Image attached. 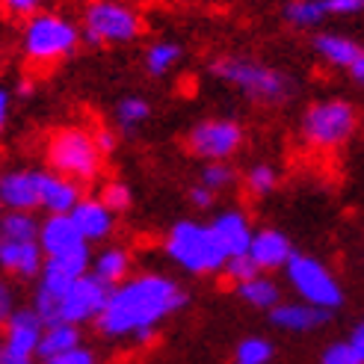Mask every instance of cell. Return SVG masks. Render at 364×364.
I'll use <instances>...</instances> for the list:
<instances>
[{"label": "cell", "mask_w": 364, "mask_h": 364, "mask_svg": "<svg viewBox=\"0 0 364 364\" xmlns=\"http://www.w3.org/2000/svg\"><path fill=\"white\" fill-rule=\"evenodd\" d=\"M42 220L36 210H4L0 213V237L4 240H39Z\"/></svg>", "instance_id": "cell-24"}, {"label": "cell", "mask_w": 364, "mask_h": 364, "mask_svg": "<svg viewBox=\"0 0 364 364\" xmlns=\"http://www.w3.org/2000/svg\"><path fill=\"white\" fill-rule=\"evenodd\" d=\"M4 364H39V358H21V355H6Z\"/></svg>", "instance_id": "cell-44"}, {"label": "cell", "mask_w": 364, "mask_h": 364, "mask_svg": "<svg viewBox=\"0 0 364 364\" xmlns=\"http://www.w3.org/2000/svg\"><path fill=\"white\" fill-rule=\"evenodd\" d=\"M83 343V326H75V323H48L45 326V332H42V341H39V361H50V358H57L68 350H75Z\"/></svg>", "instance_id": "cell-23"}, {"label": "cell", "mask_w": 364, "mask_h": 364, "mask_svg": "<svg viewBox=\"0 0 364 364\" xmlns=\"http://www.w3.org/2000/svg\"><path fill=\"white\" fill-rule=\"evenodd\" d=\"M86 45H131L142 36V15L122 0H92L80 18Z\"/></svg>", "instance_id": "cell-7"}, {"label": "cell", "mask_w": 364, "mask_h": 364, "mask_svg": "<svg viewBox=\"0 0 364 364\" xmlns=\"http://www.w3.org/2000/svg\"><path fill=\"white\" fill-rule=\"evenodd\" d=\"M258 264H255L252 258H249V252L246 255H231V258L225 261V267H223V276H225V282H231V284H240V282H249L252 276H258Z\"/></svg>", "instance_id": "cell-32"}, {"label": "cell", "mask_w": 364, "mask_h": 364, "mask_svg": "<svg viewBox=\"0 0 364 364\" xmlns=\"http://www.w3.org/2000/svg\"><path fill=\"white\" fill-rule=\"evenodd\" d=\"M42 364H98V355L95 350H89V347H75V350H68L57 358H50V361H42Z\"/></svg>", "instance_id": "cell-36"}, {"label": "cell", "mask_w": 364, "mask_h": 364, "mask_svg": "<svg viewBox=\"0 0 364 364\" xmlns=\"http://www.w3.org/2000/svg\"><path fill=\"white\" fill-rule=\"evenodd\" d=\"M350 77H353V80H358V83H364V53H361V60L350 68Z\"/></svg>", "instance_id": "cell-43"}, {"label": "cell", "mask_w": 364, "mask_h": 364, "mask_svg": "<svg viewBox=\"0 0 364 364\" xmlns=\"http://www.w3.org/2000/svg\"><path fill=\"white\" fill-rule=\"evenodd\" d=\"M358 127V110L347 98H323L305 107L299 119V136L314 151H338Z\"/></svg>", "instance_id": "cell-6"}, {"label": "cell", "mask_w": 364, "mask_h": 364, "mask_svg": "<svg viewBox=\"0 0 364 364\" xmlns=\"http://www.w3.org/2000/svg\"><path fill=\"white\" fill-rule=\"evenodd\" d=\"M243 187L255 196V198H267V196H272L276 193V187H279V169L272 166V163H252V166L246 169V175H243Z\"/></svg>", "instance_id": "cell-27"}, {"label": "cell", "mask_w": 364, "mask_h": 364, "mask_svg": "<svg viewBox=\"0 0 364 364\" xmlns=\"http://www.w3.org/2000/svg\"><path fill=\"white\" fill-rule=\"evenodd\" d=\"M198 184H205L208 190H213L216 196L231 190L234 184H237V172H234V166L228 160L223 163H205L202 169H198Z\"/></svg>", "instance_id": "cell-30"}, {"label": "cell", "mask_w": 364, "mask_h": 364, "mask_svg": "<svg viewBox=\"0 0 364 364\" xmlns=\"http://www.w3.org/2000/svg\"><path fill=\"white\" fill-rule=\"evenodd\" d=\"M12 92L6 86H0V136L6 134V124H9V113H12Z\"/></svg>", "instance_id": "cell-40"}, {"label": "cell", "mask_w": 364, "mask_h": 364, "mask_svg": "<svg viewBox=\"0 0 364 364\" xmlns=\"http://www.w3.org/2000/svg\"><path fill=\"white\" fill-rule=\"evenodd\" d=\"M272 355H276V347L261 335H249L234 347V364H269Z\"/></svg>", "instance_id": "cell-29"}, {"label": "cell", "mask_w": 364, "mask_h": 364, "mask_svg": "<svg viewBox=\"0 0 364 364\" xmlns=\"http://www.w3.org/2000/svg\"><path fill=\"white\" fill-rule=\"evenodd\" d=\"M284 18L296 30H314L329 18V12H326L323 0H290L284 6Z\"/></svg>", "instance_id": "cell-26"}, {"label": "cell", "mask_w": 364, "mask_h": 364, "mask_svg": "<svg viewBox=\"0 0 364 364\" xmlns=\"http://www.w3.org/2000/svg\"><path fill=\"white\" fill-rule=\"evenodd\" d=\"M39 246L45 252V258H60L80 246H86L80 228L71 220V213H48L39 228Z\"/></svg>", "instance_id": "cell-17"}, {"label": "cell", "mask_w": 364, "mask_h": 364, "mask_svg": "<svg viewBox=\"0 0 364 364\" xmlns=\"http://www.w3.org/2000/svg\"><path fill=\"white\" fill-rule=\"evenodd\" d=\"M335 311H326L311 302L302 299H282L276 308L269 311V323L282 332H294V335H305V332H317L323 326H329Z\"/></svg>", "instance_id": "cell-14"}, {"label": "cell", "mask_w": 364, "mask_h": 364, "mask_svg": "<svg viewBox=\"0 0 364 364\" xmlns=\"http://www.w3.org/2000/svg\"><path fill=\"white\" fill-rule=\"evenodd\" d=\"M4 335L6 355H21V358H39V341L45 332V320L33 311V308H18V311L6 320V326L0 329Z\"/></svg>", "instance_id": "cell-13"}, {"label": "cell", "mask_w": 364, "mask_h": 364, "mask_svg": "<svg viewBox=\"0 0 364 364\" xmlns=\"http://www.w3.org/2000/svg\"><path fill=\"white\" fill-rule=\"evenodd\" d=\"M151 116V104L142 95H127L116 104V122L122 131H136L139 124H145Z\"/></svg>", "instance_id": "cell-28"}, {"label": "cell", "mask_w": 364, "mask_h": 364, "mask_svg": "<svg viewBox=\"0 0 364 364\" xmlns=\"http://www.w3.org/2000/svg\"><path fill=\"white\" fill-rule=\"evenodd\" d=\"M163 252L178 269L190 272V276H216L228 261L210 223L196 220H178L163 237Z\"/></svg>", "instance_id": "cell-4"}, {"label": "cell", "mask_w": 364, "mask_h": 364, "mask_svg": "<svg viewBox=\"0 0 364 364\" xmlns=\"http://www.w3.org/2000/svg\"><path fill=\"white\" fill-rule=\"evenodd\" d=\"M45 252L39 240H4L0 237V276L15 282H36L42 276Z\"/></svg>", "instance_id": "cell-11"}, {"label": "cell", "mask_w": 364, "mask_h": 364, "mask_svg": "<svg viewBox=\"0 0 364 364\" xmlns=\"http://www.w3.org/2000/svg\"><path fill=\"white\" fill-rule=\"evenodd\" d=\"M42 169L12 166L0 172V205L4 210H39Z\"/></svg>", "instance_id": "cell-12"}, {"label": "cell", "mask_w": 364, "mask_h": 364, "mask_svg": "<svg viewBox=\"0 0 364 364\" xmlns=\"http://www.w3.org/2000/svg\"><path fill=\"white\" fill-rule=\"evenodd\" d=\"M98 198L119 216V213L131 210V205H134V190L127 187L124 181H107V184L101 187V193H98Z\"/></svg>", "instance_id": "cell-31"}, {"label": "cell", "mask_w": 364, "mask_h": 364, "mask_svg": "<svg viewBox=\"0 0 364 364\" xmlns=\"http://www.w3.org/2000/svg\"><path fill=\"white\" fill-rule=\"evenodd\" d=\"M347 341H350V347L358 353V358L364 361V317L353 326V332H350V338H347Z\"/></svg>", "instance_id": "cell-41"}, {"label": "cell", "mask_w": 364, "mask_h": 364, "mask_svg": "<svg viewBox=\"0 0 364 364\" xmlns=\"http://www.w3.org/2000/svg\"><path fill=\"white\" fill-rule=\"evenodd\" d=\"M296 255L294 243L284 231L279 228H255V237H252V246H249V258L258 264L261 272H276V269H284L287 261Z\"/></svg>", "instance_id": "cell-15"}, {"label": "cell", "mask_w": 364, "mask_h": 364, "mask_svg": "<svg viewBox=\"0 0 364 364\" xmlns=\"http://www.w3.org/2000/svg\"><path fill=\"white\" fill-rule=\"evenodd\" d=\"M284 282L290 284V290H294L302 302H311L317 308H326V311H338L343 305L341 282L320 258H314V255L296 252L284 267Z\"/></svg>", "instance_id": "cell-8"}, {"label": "cell", "mask_w": 364, "mask_h": 364, "mask_svg": "<svg viewBox=\"0 0 364 364\" xmlns=\"http://www.w3.org/2000/svg\"><path fill=\"white\" fill-rule=\"evenodd\" d=\"M33 92H36V83L27 80V77H21V80L15 83V92H12V95H18V98H33Z\"/></svg>", "instance_id": "cell-42"}, {"label": "cell", "mask_w": 364, "mask_h": 364, "mask_svg": "<svg viewBox=\"0 0 364 364\" xmlns=\"http://www.w3.org/2000/svg\"><path fill=\"white\" fill-rule=\"evenodd\" d=\"M311 45H314V53L326 65L343 68V71H350L364 53V48L358 42H353L350 36H341V33H317Z\"/></svg>", "instance_id": "cell-20"}, {"label": "cell", "mask_w": 364, "mask_h": 364, "mask_svg": "<svg viewBox=\"0 0 364 364\" xmlns=\"http://www.w3.org/2000/svg\"><path fill=\"white\" fill-rule=\"evenodd\" d=\"M92 272L104 284H122L127 276H134V255L127 246H104L92 255Z\"/></svg>", "instance_id": "cell-22"}, {"label": "cell", "mask_w": 364, "mask_h": 364, "mask_svg": "<svg viewBox=\"0 0 364 364\" xmlns=\"http://www.w3.org/2000/svg\"><path fill=\"white\" fill-rule=\"evenodd\" d=\"M243 142H246V131H243V124L234 119H202V122H196L184 136L187 151L205 163L231 160L240 151Z\"/></svg>", "instance_id": "cell-9"}, {"label": "cell", "mask_w": 364, "mask_h": 364, "mask_svg": "<svg viewBox=\"0 0 364 364\" xmlns=\"http://www.w3.org/2000/svg\"><path fill=\"white\" fill-rule=\"evenodd\" d=\"M210 75L255 104H287L299 89L287 71L249 57H216L210 63Z\"/></svg>", "instance_id": "cell-2"}, {"label": "cell", "mask_w": 364, "mask_h": 364, "mask_svg": "<svg viewBox=\"0 0 364 364\" xmlns=\"http://www.w3.org/2000/svg\"><path fill=\"white\" fill-rule=\"evenodd\" d=\"M187 302V287L166 272H134L122 284L110 287V299L92 326L104 341L149 347L160 326L184 311Z\"/></svg>", "instance_id": "cell-1"}, {"label": "cell", "mask_w": 364, "mask_h": 364, "mask_svg": "<svg viewBox=\"0 0 364 364\" xmlns=\"http://www.w3.org/2000/svg\"><path fill=\"white\" fill-rule=\"evenodd\" d=\"M107 299H110V284H104L95 272H86L75 284H71L65 294L60 296V314L57 323H75V326H86L95 323L104 311Z\"/></svg>", "instance_id": "cell-10"}, {"label": "cell", "mask_w": 364, "mask_h": 364, "mask_svg": "<svg viewBox=\"0 0 364 364\" xmlns=\"http://www.w3.org/2000/svg\"><path fill=\"white\" fill-rule=\"evenodd\" d=\"M234 294H237L240 302H246L249 308L255 311H272L284 296H282V284L269 276V272H258V276H252L249 282H240L234 284Z\"/></svg>", "instance_id": "cell-21"}, {"label": "cell", "mask_w": 364, "mask_h": 364, "mask_svg": "<svg viewBox=\"0 0 364 364\" xmlns=\"http://www.w3.org/2000/svg\"><path fill=\"white\" fill-rule=\"evenodd\" d=\"M83 198V184L71 181L60 172L42 169L39 181V210L45 213H71Z\"/></svg>", "instance_id": "cell-18"}, {"label": "cell", "mask_w": 364, "mask_h": 364, "mask_svg": "<svg viewBox=\"0 0 364 364\" xmlns=\"http://www.w3.org/2000/svg\"><path fill=\"white\" fill-rule=\"evenodd\" d=\"M15 311H18V290H15V284L4 276V279H0V329H4L6 320H9Z\"/></svg>", "instance_id": "cell-35"}, {"label": "cell", "mask_w": 364, "mask_h": 364, "mask_svg": "<svg viewBox=\"0 0 364 364\" xmlns=\"http://www.w3.org/2000/svg\"><path fill=\"white\" fill-rule=\"evenodd\" d=\"M80 42H83L80 24L65 12L42 9L30 15L21 27V53L36 68H50L68 60Z\"/></svg>", "instance_id": "cell-3"}, {"label": "cell", "mask_w": 364, "mask_h": 364, "mask_svg": "<svg viewBox=\"0 0 364 364\" xmlns=\"http://www.w3.org/2000/svg\"><path fill=\"white\" fill-rule=\"evenodd\" d=\"M210 228L213 234L220 237L225 255H246L249 246H252V237H255V228H252V220L249 213L240 210V208H228V210H220L210 220Z\"/></svg>", "instance_id": "cell-19"}, {"label": "cell", "mask_w": 364, "mask_h": 364, "mask_svg": "<svg viewBox=\"0 0 364 364\" xmlns=\"http://www.w3.org/2000/svg\"><path fill=\"white\" fill-rule=\"evenodd\" d=\"M48 0H0V12L9 15V18H21V21H27L30 15L42 12Z\"/></svg>", "instance_id": "cell-34"}, {"label": "cell", "mask_w": 364, "mask_h": 364, "mask_svg": "<svg viewBox=\"0 0 364 364\" xmlns=\"http://www.w3.org/2000/svg\"><path fill=\"white\" fill-rule=\"evenodd\" d=\"M323 4H326V12L338 15V18H350V15L364 12V0H323Z\"/></svg>", "instance_id": "cell-37"}, {"label": "cell", "mask_w": 364, "mask_h": 364, "mask_svg": "<svg viewBox=\"0 0 364 364\" xmlns=\"http://www.w3.org/2000/svg\"><path fill=\"white\" fill-rule=\"evenodd\" d=\"M0 213H4V205H0Z\"/></svg>", "instance_id": "cell-46"}, {"label": "cell", "mask_w": 364, "mask_h": 364, "mask_svg": "<svg viewBox=\"0 0 364 364\" xmlns=\"http://www.w3.org/2000/svg\"><path fill=\"white\" fill-rule=\"evenodd\" d=\"M104 154L95 142V131H86L77 124L57 127L45 142V166L60 172L77 184H92L101 175Z\"/></svg>", "instance_id": "cell-5"}, {"label": "cell", "mask_w": 364, "mask_h": 364, "mask_svg": "<svg viewBox=\"0 0 364 364\" xmlns=\"http://www.w3.org/2000/svg\"><path fill=\"white\" fill-rule=\"evenodd\" d=\"M187 198H190V205L196 208V210H210L213 208V202H216V193L213 190H208L205 184H196L190 187V193H187Z\"/></svg>", "instance_id": "cell-38"}, {"label": "cell", "mask_w": 364, "mask_h": 364, "mask_svg": "<svg viewBox=\"0 0 364 364\" xmlns=\"http://www.w3.org/2000/svg\"><path fill=\"white\" fill-rule=\"evenodd\" d=\"M71 220H75V225L80 228L83 240L89 246L110 240L113 231H116V213L107 208L98 196H83L77 202V208L71 210Z\"/></svg>", "instance_id": "cell-16"}, {"label": "cell", "mask_w": 364, "mask_h": 364, "mask_svg": "<svg viewBox=\"0 0 364 364\" xmlns=\"http://www.w3.org/2000/svg\"><path fill=\"white\" fill-rule=\"evenodd\" d=\"M181 57H184V48H181L178 42L160 39V42L149 45V50H145V57H142V65L151 77H166L169 71L181 63Z\"/></svg>", "instance_id": "cell-25"}, {"label": "cell", "mask_w": 364, "mask_h": 364, "mask_svg": "<svg viewBox=\"0 0 364 364\" xmlns=\"http://www.w3.org/2000/svg\"><path fill=\"white\" fill-rule=\"evenodd\" d=\"M95 142H98V149H101L104 157H110L119 149V136H116V131H110V127H98V131H95Z\"/></svg>", "instance_id": "cell-39"}, {"label": "cell", "mask_w": 364, "mask_h": 364, "mask_svg": "<svg viewBox=\"0 0 364 364\" xmlns=\"http://www.w3.org/2000/svg\"><path fill=\"white\" fill-rule=\"evenodd\" d=\"M4 358H6V347H4V338H0V364H4Z\"/></svg>", "instance_id": "cell-45"}, {"label": "cell", "mask_w": 364, "mask_h": 364, "mask_svg": "<svg viewBox=\"0 0 364 364\" xmlns=\"http://www.w3.org/2000/svg\"><path fill=\"white\" fill-rule=\"evenodd\" d=\"M317 364H364V361L350 347V341H332V343H326V350L320 353Z\"/></svg>", "instance_id": "cell-33"}]
</instances>
